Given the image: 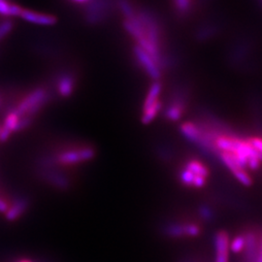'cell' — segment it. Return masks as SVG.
<instances>
[{"mask_svg":"<svg viewBox=\"0 0 262 262\" xmlns=\"http://www.w3.org/2000/svg\"><path fill=\"white\" fill-rule=\"evenodd\" d=\"M242 234L245 244L240 262H262V228L249 227Z\"/></svg>","mask_w":262,"mask_h":262,"instance_id":"obj_1","label":"cell"},{"mask_svg":"<svg viewBox=\"0 0 262 262\" xmlns=\"http://www.w3.org/2000/svg\"><path fill=\"white\" fill-rule=\"evenodd\" d=\"M48 101V94L43 89H37L20 102L15 113L21 117L31 118L45 105Z\"/></svg>","mask_w":262,"mask_h":262,"instance_id":"obj_2","label":"cell"},{"mask_svg":"<svg viewBox=\"0 0 262 262\" xmlns=\"http://www.w3.org/2000/svg\"><path fill=\"white\" fill-rule=\"evenodd\" d=\"M165 232L172 238H193L200 234L201 227L194 222H175L166 226Z\"/></svg>","mask_w":262,"mask_h":262,"instance_id":"obj_3","label":"cell"},{"mask_svg":"<svg viewBox=\"0 0 262 262\" xmlns=\"http://www.w3.org/2000/svg\"><path fill=\"white\" fill-rule=\"evenodd\" d=\"M133 52L138 63L143 67L146 73L155 80L159 79L161 72H160V66L158 64V62L147 52H145L142 48L137 45L134 47Z\"/></svg>","mask_w":262,"mask_h":262,"instance_id":"obj_4","label":"cell"},{"mask_svg":"<svg viewBox=\"0 0 262 262\" xmlns=\"http://www.w3.org/2000/svg\"><path fill=\"white\" fill-rule=\"evenodd\" d=\"M215 247V262H228L230 240L226 231L220 230L214 237Z\"/></svg>","mask_w":262,"mask_h":262,"instance_id":"obj_5","label":"cell"},{"mask_svg":"<svg viewBox=\"0 0 262 262\" xmlns=\"http://www.w3.org/2000/svg\"><path fill=\"white\" fill-rule=\"evenodd\" d=\"M95 151L92 148H85L82 150H72L63 151L57 157V160L61 164H76L83 161H88L94 158Z\"/></svg>","mask_w":262,"mask_h":262,"instance_id":"obj_6","label":"cell"},{"mask_svg":"<svg viewBox=\"0 0 262 262\" xmlns=\"http://www.w3.org/2000/svg\"><path fill=\"white\" fill-rule=\"evenodd\" d=\"M19 17L31 24L39 26H54L56 23V18L53 15L38 13L31 10L23 9Z\"/></svg>","mask_w":262,"mask_h":262,"instance_id":"obj_7","label":"cell"},{"mask_svg":"<svg viewBox=\"0 0 262 262\" xmlns=\"http://www.w3.org/2000/svg\"><path fill=\"white\" fill-rule=\"evenodd\" d=\"M89 7L85 8V19L90 24H97L103 20L106 16L105 2H88Z\"/></svg>","mask_w":262,"mask_h":262,"instance_id":"obj_8","label":"cell"},{"mask_svg":"<svg viewBox=\"0 0 262 262\" xmlns=\"http://www.w3.org/2000/svg\"><path fill=\"white\" fill-rule=\"evenodd\" d=\"M28 200L27 198L18 197L16 199H14L12 206L10 208L9 212L7 213V215H5L6 220H8L10 222H14V221L18 220L28 210Z\"/></svg>","mask_w":262,"mask_h":262,"instance_id":"obj_9","label":"cell"},{"mask_svg":"<svg viewBox=\"0 0 262 262\" xmlns=\"http://www.w3.org/2000/svg\"><path fill=\"white\" fill-rule=\"evenodd\" d=\"M74 78L71 75L64 74L61 76L57 82V92L62 97H68L74 92Z\"/></svg>","mask_w":262,"mask_h":262,"instance_id":"obj_10","label":"cell"},{"mask_svg":"<svg viewBox=\"0 0 262 262\" xmlns=\"http://www.w3.org/2000/svg\"><path fill=\"white\" fill-rule=\"evenodd\" d=\"M184 168L188 170L191 174H193L196 178H205L208 177V169L206 165L202 162H200L199 160L196 159H191L187 162L186 166Z\"/></svg>","mask_w":262,"mask_h":262,"instance_id":"obj_11","label":"cell"},{"mask_svg":"<svg viewBox=\"0 0 262 262\" xmlns=\"http://www.w3.org/2000/svg\"><path fill=\"white\" fill-rule=\"evenodd\" d=\"M161 92V84L159 82H155L154 84L150 85V90L148 92V94L146 96L145 102H144V107H143V111L150 108L151 105L159 101V94Z\"/></svg>","mask_w":262,"mask_h":262,"instance_id":"obj_12","label":"cell"},{"mask_svg":"<svg viewBox=\"0 0 262 262\" xmlns=\"http://www.w3.org/2000/svg\"><path fill=\"white\" fill-rule=\"evenodd\" d=\"M23 8L19 5L7 1H0V15L5 17H14L19 16Z\"/></svg>","mask_w":262,"mask_h":262,"instance_id":"obj_13","label":"cell"},{"mask_svg":"<svg viewBox=\"0 0 262 262\" xmlns=\"http://www.w3.org/2000/svg\"><path fill=\"white\" fill-rule=\"evenodd\" d=\"M183 111H184V105L182 101H173L172 103L170 104L168 108L165 111V116L166 118L170 120V121H177L179 120L182 115H183Z\"/></svg>","mask_w":262,"mask_h":262,"instance_id":"obj_14","label":"cell"},{"mask_svg":"<svg viewBox=\"0 0 262 262\" xmlns=\"http://www.w3.org/2000/svg\"><path fill=\"white\" fill-rule=\"evenodd\" d=\"M160 108H161V103H160V101L159 100L158 102H156L154 105H151L150 108L144 110L143 116H142V122H143V123H145V124L150 123L158 116Z\"/></svg>","mask_w":262,"mask_h":262,"instance_id":"obj_15","label":"cell"},{"mask_svg":"<svg viewBox=\"0 0 262 262\" xmlns=\"http://www.w3.org/2000/svg\"><path fill=\"white\" fill-rule=\"evenodd\" d=\"M191 2L189 1H185V0H181V1H176L174 2L175 8L178 11L181 15L183 14H187L190 9H191Z\"/></svg>","mask_w":262,"mask_h":262,"instance_id":"obj_16","label":"cell"},{"mask_svg":"<svg viewBox=\"0 0 262 262\" xmlns=\"http://www.w3.org/2000/svg\"><path fill=\"white\" fill-rule=\"evenodd\" d=\"M236 178L238 179V181L240 183H242L245 186H251L252 185V178L250 177V175L246 172V170H241L239 172H236L233 174Z\"/></svg>","mask_w":262,"mask_h":262,"instance_id":"obj_17","label":"cell"},{"mask_svg":"<svg viewBox=\"0 0 262 262\" xmlns=\"http://www.w3.org/2000/svg\"><path fill=\"white\" fill-rule=\"evenodd\" d=\"M13 28V23L10 20H4L0 24V40L5 37Z\"/></svg>","mask_w":262,"mask_h":262,"instance_id":"obj_18","label":"cell"},{"mask_svg":"<svg viewBox=\"0 0 262 262\" xmlns=\"http://www.w3.org/2000/svg\"><path fill=\"white\" fill-rule=\"evenodd\" d=\"M14 200H12V202H9L6 198L0 195V213L4 215H7V213L9 212L10 208L12 206Z\"/></svg>","mask_w":262,"mask_h":262,"instance_id":"obj_19","label":"cell"},{"mask_svg":"<svg viewBox=\"0 0 262 262\" xmlns=\"http://www.w3.org/2000/svg\"><path fill=\"white\" fill-rule=\"evenodd\" d=\"M250 144L252 145L255 151H257L262 157V138L261 137H253L249 139Z\"/></svg>","mask_w":262,"mask_h":262,"instance_id":"obj_20","label":"cell"},{"mask_svg":"<svg viewBox=\"0 0 262 262\" xmlns=\"http://www.w3.org/2000/svg\"><path fill=\"white\" fill-rule=\"evenodd\" d=\"M14 262H36L34 261V260H32V259H28V258H19L18 260H16V261Z\"/></svg>","mask_w":262,"mask_h":262,"instance_id":"obj_21","label":"cell"}]
</instances>
